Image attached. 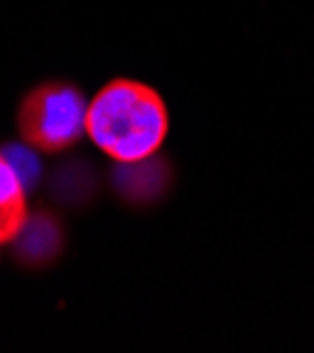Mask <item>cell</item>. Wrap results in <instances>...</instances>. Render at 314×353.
Returning <instances> with one entry per match:
<instances>
[{
    "label": "cell",
    "instance_id": "6da1fadb",
    "mask_svg": "<svg viewBox=\"0 0 314 353\" xmlns=\"http://www.w3.org/2000/svg\"><path fill=\"white\" fill-rule=\"evenodd\" d=\"M170 133V113L150 85L117 77L99 88L85 113V136L117 164L150 161Z\"/></svg>",
    "mask_w": 314,
    "mask_h": 353
},
{
    "label": "cell",
    "instance_id": "7a4b0ae2",
    "mask_svg": "<svg viewBox=\"0 0 314 353\" xmlns=\"http://www.w3.org/2000/svg\"><path fill=\"white\" fill-rule=\"evenodd\" d=\"M88 99L71 82H40L17 105V133L37 153H66L85 136Z\"/></svg>",
    "mask_w": 314,
    "mask_h": 353
},
{
    "label": "cell",
    "instance_id": "3957f363",
    "mask_svg": "<svg viewBox=\"0 0 314 353\" xmlns=\"http://www.w3.org/2000/svg\"><path fill=\"white\" fill-rule=\"evenodd\" d=\"M12 243L20 263H26V266H46L63 246V229L51 215L37 212V215H28L26 226Z\"/></svg>",
    "mask_w": 314,
    "mask_h": 353
},
{
    "label": "cell",
    "instance_id": "277c9868",
    "mask_svg": "<svg viewBox=\"0 0 314 353\" xmlns=\"http://www.w3.org/2000/svg\"><path fill=\"white\" fill-rule=\"evenodd\" d=\"M26 181L0 150V246L12 243L28 221V195Z\"/></svg>",
    "mask_w": 314,
    "mask_h": 353
},
{
    "label": "cell",
    "instance_id": "5b68a950",
    "mask_svg": "<svg viewBox=\"0 0 314 353\" xmlns=\"http://www.w3.org/2000/svg\"><path fill=\"white\" fill-rule=\"evenodd\" d=\"M3 153L9 156L14 170L20 172V179L26 181V187L32 184V179H37V161L32 159V153H28V144H26V150H3Z\"/></svg>",
    "mask_w": 314,
    "mask_h": 353
}]
</instances>
